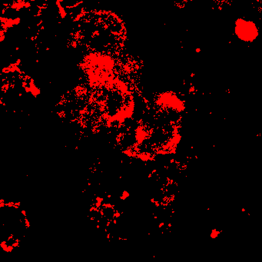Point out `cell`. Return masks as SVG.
<instances>
[{
	"mask_svg": "<svg viewBox=\"0 0 262 262\" xmlns=\"http://www.w3.org/2000/svg\"><path fill=\"white\" fill-rule=\"evenodd\" d=\"M234 32L238 39L245 42H252L258 37L257 26L252 21L239 19L235 22Z\"/></svg>",
	"mask_w": 262,
	"mask_h": 262,
	"instance_id": "6da1fadb",
	"label": "cell"
}]
</instances>
